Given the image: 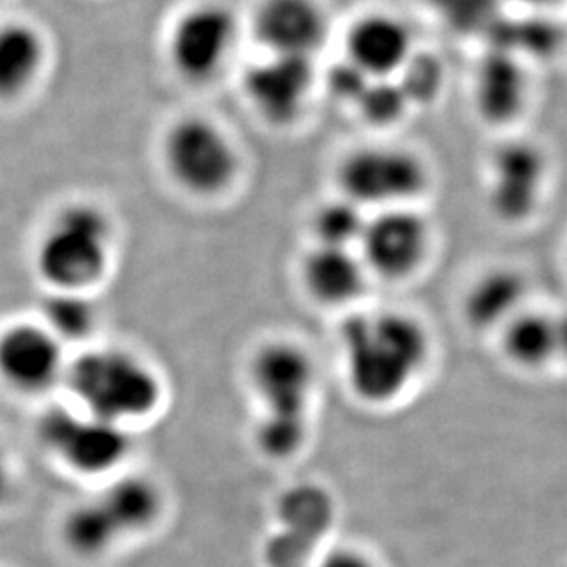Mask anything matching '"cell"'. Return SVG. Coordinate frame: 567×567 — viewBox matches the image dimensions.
Masks as SVG:
<instances>
[{
    "label": "cell",
    "instance_id": "obj_1",
    "mask_svg": "<svg viewBox=\"0 0 567 567\" xmlns=\"http://www.w3.org/2000/svg\"><path fill=\"white\" fill-rule=\"evenodd\" d=\"M340 337L349 391L370 408H390L410 395L434 354L429 327L399 309L357 312Z\"/></svg>",
    "mask_w": 567,
    "mask_h": 567
},
{
    "label": "cell",
    "instance_id": "obj_2",
    "mask_svg": "<svg viewBox=\"0 0 567 567\" xmlns=\"http://www.w3.org/2000/svg\"><path fill=\"white\" fill-rule=\"evenodd\" d=\"M63 384L78 408L127 429L153 417L166 396L161 373L147 360L113 346L75 354Z\"/></svg>",
    "mask_w": 567,
    "mask_h": 567
},
{
    "label": "cell",
    "instance_id": "obj_3",
    "mask_svg": "<svg viewBox=\"0 0 567 567\" xmlns=\"http://www.w3.org/2000/svg\"><path fill=\"white\" fill-rule=\"evenodd\" d=\"M113 225L94 204H66L39 237L33 262L50 290L89 292L107 272Z\"/></svg>",
    "mask_w": 567,
    "mask_h": 567
},
{
    "label": "cell",
    "instance_id": "obj_4",
    "mask_svg": "<svg viewBox=\"0 0 567 567\" xmlns=\"http://www.w3.org/2000/svg\"><path fill=\"white\" fill-rule=\"evenodd\" d=\"M334 178L342 197L371 214L419 206L432 188V172L421 153L384 142L348 151L338 162Z\"/></svg>",
    "mask_w": 567,
    "mask_h": 567
},
{
    "label": "cell",
    "instance_id": "obj_5",
    "mask_svg": "<svg viewBox=\"0 0 567 567\" xmlns=\"http://www.w3.org/2000/svg\"><path fill=\"white\" fill-rule=\"evenodd\" d=\"M38 440L61 465L83 477L116 476L133 454L131 429L78 406L44 410L38 423Z\"/></svg>",
    "mask_w": 567,
    "mask_h": 567
},
{
    "label": "cell",
    "instance_id": "obj_6",
    "mask_svg": "<svg viewBox=\"0 0 567 567\" xmlns=\"http://www.w3.org/2000/svg\"><path fill=\"white\" fill-rule=\"evenodd\" d=\"M162 158L178 188L214 197L230 188L239 172V156L228 134L203 116H186L167 128Z\"/></svg>",
    "mask_w": 567,
    "mask_h": 567
},
{
    "label": "cell",
    "instance_id": "obj_7",
    "mask_svg": "<svg viewBox=\"0 0 567 567\" xmlns=\"http://www.w3.org/2000/svg\"><path fill=\"white\" fill-rule=\"evenodd\" d=\"M434 241V225L421 206H401L368 215L357 250L371 279L401 285L423 272Z\"/></svg>",
    "mask_w": 567,
    "mask_h": 567
},
{
    "label": "cell",
    "instance_id": "obj_8",
    "mask_svg": "<svg viewBox=\"0 0 567 567\" xmlns=\"http://www.w3.org/2000/svg\"><path fill=\"white\" fill-rule=\"evenodd\" d=\"M547 181L549 161L540 145L529 140H508L488 158V208L504 225H525L544 204Z\"/></svg>",
    "mask_w": 567,
    "mask_h": 567
},
{
    "label": "cell",
    "instance_id": "obj_9",
    "mask_svg": "<svg viewBox=\"0 0 567 567\" xmlns=\"http://www.w3.org/2000/svg\"><path fill=\"white\" fill-rule=\"evenodd\" d=\"M236 38L237 19L230 8L219 2L193 6L169 32V63L188 83H208L225 69Z\"/></svg>",
    "mask_w": 567,
    "mask_h": 567
},
{
    "label": "cell",
    "instance_id": "obj_10",
    "mask_svg": "<svg viewBox=\"0 0 567 567\" xmlns=\"http://www.w3.org/2000/svg\"><path fill=\"white\" fill-rule=\"evenodd\" d=\"M64 343L41 321H16L0 331V382L19 395L39 396L63 384Z\"/></svg>",
    "mask_w": 567,
    "mask_h": 567
},
{
    "label": "cell",
    "instance_id": "obj_11",
    "mask_svg": "<svg viewBox=\"0 0 567 567\" xmlns=\"http://www.w3.org/2000/svg\"><path fill=\"white\" fill-rule=\"evenodd\" d=\"M248 379L261 412H311L316 365L300 343L285 338L261 343L250 359Z\"/></svg>",
    "mask_w": 567,
    "mask_h": 567
},
{
    "label": "cell",
    "instance_id": "obj_12",
    "mask_svg": "<svg viewBox=\"0 0 567 567\" xmlns=\"http://www.w3.org/2000/svg\"><path fill=\"white\" fill-rule=\"evenodd\" d=\"M315 81V60L270 54L247 70L243 86L262 120L287 127L306 111Z\"/></svg>",
    "mask_w": 567,
    "mask_h": 567
},
{
    "label": "cell",
    "instance_id": "obj_13",
    "mask_svg": "<svg viewBox=\"0 0 567 567\" xmlns=\"http://www.w3.org/2000/svg\"><path fill=\"white\" fill-rule=\"evenodd\" d=\"M343 60L371 80H390L401 74L415 54L412 28L393 11L370 10L354 17L343 35Z\"/></svg>",
    "mask_w": 567,
    "mask_h": 567
},
{
    "label": "cell",
    "instance_id": "obj_14",
    "mask_svg": "<svg viewBox=\"0 0 567 567\" xmlns=\"http://www.w3.org/2000/svg\"><path fill=\"white\" fill-rule=\"evenodd\" d=\"M254 33L270 54L315 60L329 35V16L320 0H261Z\"/></svg>",
    "mask_w": 567,
    "mask_h": 567
},
{
    "label": "cell",
    "instance_id": "obj_15",
    "mask_svg": "<svg viewBox=\"0 0 567 567\" xmlns=\"http://www.w3.org/2000/svg\"><path fill=\"white\" fill-rule=\"evenodd\" d=\"M300 276L309 298L327 309L354 306L371 281L357 248L321 245H315L303 256Z\"/></svg>",
    "mask_w": 567,
    "mask_h": 567
},
{
    "label": "cell",
    "instance_id": "obj_16",
    "mask_svg": "<svg viewBox=\"0 0 567 567\" xmlns=\"http://www.w3.org/2000/svg\"><path fill=\"white\" fill-rule=\"evenodd\" d=\"M529 89L527 72L513 55H488L477 64L474 103L488 124L507 125L519 118L529 103Z\"/></svg>",
    "mask_w": 567,
    "mask_h": 567
},
{
    "label": "cell",
    "instance_id": "obj_17",
    "mask_svg": "<svg viewBox=\"0 0 567 567\" xmlns=\"http://www.w3.org/2000/svg\"><path fill=\"white\" fill-rule=\"evenodd\" d=\"M527 278L513 267H493L477 276L463 300L465 320L476 331H499L527 307Z\"/></svg>",
    "mask_w": 567,
    "mask_h": 567
},
{
    "label": "cell",
    "instance_id": "obj_18",
    "mask_svg": "<svg viewBox=\"0 0 567 567\" xmlns=\"http://www.w3.org/2000/svg\"><path fill=\"white\" fill-rule=\"evenodd\" d=\"M122 536H138L155 529L166 511V496L155 480L120 472L97 494Z\"/></svg>",
    "mask_w": 567,
    "mask_h": 567
},
{
    "label": "cell",
    "instance_id": "obj_19",
    "mask_svg": "<svg viewBox=\"0 0 567 567\" xmlns=\"http://www.w3.org/2000/svg\"><path fill=\"white\" fill-rule=\"evenodd\" d=\"M502 349L519 370L540 371L558 359V316L536 307H524L499 329Z\"/></svg>",
    "mask_w": 567,
    "mask_h": 567
},
{
    "label": "cell",
    "instance_id": "obj_20",
    "mask_svg": "<svg viewBox=\"0 0 567 567\" xmlns=\"http://www.w3.org/2000/svg\"><path fill=\"white\" fill-rule=\"evenodd\" d=\"M44 63V39L27 22L0 24V102L22 96Z\"/></svg>",
    "mask_w": 567,
    "mask_h": 567
},
{
    "label": "cell",
    "instance_id": "obj_21",
    "mask_svg": "<svg viewBox=\"0 0 567 567\" xmlns=\"http://www.w3.org/2000/svg\"><path fill=\"white\" fill-rule=\"evenodd\" d=\"M334 502L315 483L290 487L278 502L279 535L303 546L316 547L331 529ZM318 549V547H316Z\"/></svg>",
    "mask_w": 567,
    "mask_h": 567
},
{
    "label": "cell",
    "instance_id": "obj_22",
    "mask_svg": "<svg viewBox=\"0 0 567 567\" xmlns=\"http://www.w3.org/2000/svg\"><path fill=\"white\" fill-rule=\"evenodd\" d=\"M61 542L72 557L97 560L124 542V536L100 499L91 498L69 508L61 519Z\"/></svg>",
    "mask_w": 567,
    "mask_h": 567
},
{
    "label": "cell",
    "instance_id": "obj_23",
    "mask_svg": "<svg viewBox=\"0 0 567 567\" xmlns=\"http://www.w3.org/2000/svg\"><path fill=\"white\" fill-rule=\"evenodd\" d=\"M39 321L64 346L85 342L96 329L97 309L89 292L50 290L44 296Z\"/></svg>",
    "mask_w": 567,
    "mask_h": 567
},
{
    "label": "cell",
    "instance_id": "obj_24",
    "mask_svg": "<svg viewBox=\"0 0 567 567\" xmlns=\"http://www.w3.org/2000/svg\"><path fill=\"white\" fill-rule=\"evenodd\" d=\"M368 212L353 200L338 195L316 206L311 215L315 245L321 247L359 248L364 234Z\"/></svg>",
    "mask_w": 567,
    "mask_h": 567
},
{
    "label": "cell",
    "instance_id": "obj_25",
    "mask_svg": "<svg viewBox=\"0 0 567 567\" xmlns=\"http://www.w3.org/2000/svg\"><path fill=\"white\" fill-rule=\"evenodd\" d=\"M309 432V413L261 412L254 429V443L268 460H292L306 449Z\"/></svg>",
    "mask_w": 567,
    "mask_h": 567
},
{
    "label": "cell",
    "instance_id": "obj_26",
    "mask_svg": "<svg viewBox=\"0 0 567 567\" xmlns=\"http://www.w3.org/2000/svg\"><path fill=\"white\" fill-rule=\"evenodd\" d=\"M354 109L370 127L390 128L406 118L412 111V103L399 81L390 78L371 80Z\"/></svg>",
    "mask_w": 567,
    "mask_h": 567
},
{
    "label": "cell",
    "instance_id": "obj_27",
    "mask_svg": "<svg viewBox=\"0 0 567 567\" xmlns=\"http://www.w3.org/2000/svg\"><path fill=\"white\" fill-rule=\"evenodd\" d=\"M395 80L399 81L412 107L434 103L444 86L443 63L437 55L423 54L415 50V54L410 58Z\"/></svg>",
    "mask_w": 567,
    "mask_h": 567
},
{
    "label": "cell",
    "instance_id": "obj_28",
    "mask_svg": "<svg viewBox=\"0 0 567 567\" xmlns=\"http://www.w3.org/2000/svg\"><path fill=\"white\" fill-rule=\"evenodd\" d=\"M371 78L360 72L354 64L342 60L329 69L326 75V86L329 94L340 103H348L351 107L357 105L365 89L370 85Z\"/></svg>",
    "mask_w": 567,
    "mask_h": 567
},
{
    "label": "cell",
    "instance_id": "obj_29",
    "mask_svg": "<svg viewBox=\"0 0 567 567\" xmlns=\"http://www.w3.org/2000/svg\"><path fill=\"white\" fill-rule=\"evenodd\" d=\"M303 567H379V564L359 547H334L321 549Z\"/></svg>",
    "mask_w": 567,
    "mask_h": 567
},
{
    "label": "cell",
    "instance_id": "obj_30",
    "mask_svg": "<svg viewBox=\"0 0 567 567\" xmlns=\"http://www.w3.org/2000/svg\"><path fill=\"white\" fill-rule=\"evenodd\" d=\"M13 485H16V476H13V463H11L10 454L6 450L4 443L0 441V507L10 502L13 496Z\"/></svg>",
    "mask_w": 567,
    "mask_h": 567
},
{
    "label": "cell",
    "instance_id": "obj_31",
    "mask_svg": "<svg viewBox=\"0 0 567 567\" xmlns=\"http://www.w3.org/2000/svg\"><path fill=\"white\" fill-rule=\"evenodd\" d=\"M558 338H560L558 359H567V316L558 318Z\"/></svg>",
    "mask_w": 567,
    "mask_h": 567
},
{
    "label": "cell",
    "instance_id": "obj_32",
    "mask_svg": "<svg viewBox=\"0 0 567 567\" xmlns=\"http://www.w3.org/2000/svg\"><path fill=\"white\" fill-rule=\"evenodd\" d=\"M525 2H529V4L540 6V8H544V6L558 4L560 0H525Z\"/></svg>",
    "mask_w": 567,
    "mask_h": 567
}]
</instances>
